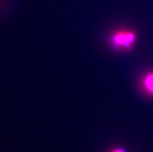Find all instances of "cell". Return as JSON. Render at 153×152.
Instances as JSON below:
<instances>
[{"instance_id":"cell-1","label":"cell","mask_w":153,"mask_h":152,"mask_svg":"<svg viewBox=\"0 0 153 152\" xmlns=\"http://www.w3.org/2000/svg\"><path fill=\"white\" fill-rule=\"evenodd\" d=\"M136 35L129 30H120L112 35L111 41L113 47L116 49L128 50L134 47Z\"/></svg>"},{"instance_id":"cell-2","label":"cell","mask_w":153,"mask_h":152,"mask_svg":"<svg viewBox=\"0 0 153 152\" xmlns=\"http://www.w3.org/2000/svg\"><path fill=\"white\" fill-rule=\"evenodd\" d=\"M142 85L147 94L153 96V71L146 75L142 82Z\"/></svg>"},{"instance_id":"cell-3","label":"cell","mask_w":153,"mask_h":152,"mask_svg":"<svg viewBox=\"0 0 153 152\" xmlns=\"http://www.w3.org/2000/svg\"><path fill=\"white\" fill-rule=\"evenodd\" d=\"M114 152H125L124 150L122 149H117V150L114 151Z\"/></svg>"}]
</instances>
